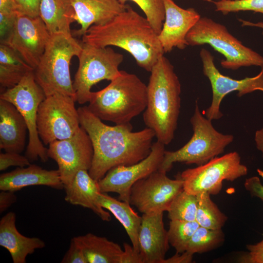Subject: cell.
Listing matches in <instances>:
<instances>
[{
    "mask_svg": "<svg viewBox=\"0 0 263 263\" xmlns=\"http://www.w3.org/2000/svg\"><path fill=\"white\" fill-rule=\"evenodd\" d=\"M80 125L89 136L94 154L90 176L99 181L113 168L137 163L150 153L155 134L147 127L132 131L131 123L109 126L87 106L77 109Z\"/></svg>",
    "mask_w": 263,
    "mask_h": 263,
    "instance_id": "cell-1",
    "label": "cell"
},
{
    "mask_svg": "<svg viewBox=\"0 0 263 263\" xmlns=\"http://www.w3.org/2000/svg\"><path fill=\"white\" fill-rule=\"evenodd\" d=\"M82 42L124 49L132 55L138 66L149 72L164 53L158 35L149 20L129 5L108 22L91 26L82 37Z\"/></svg>",
    "mask_w": 263,
    "mask_h": 263,
    "instance_id": "cell-2",
    "label": "cell"
},
{
    "mask_svg": "<svg viewBox=\"0 0 263 263\" xmlns=\"http://www.w3.org/2000/svg\"><path fill=\"white\" fill-rule=\"evenodd\" d=\"M150 73L143 120L146 127L154 132L157 141L167 145L173 139L177 127L181 84L173 66L164 55Z\"/></svg>",
    "mask_w": 263,
    "mask_h": 263,
    "instance_id": "cell-3",
    "label": "cell"
},
{
    "mask_svg": "<svg viewBox=\"0 0 263 263\" xmlns=\"http://www.w3.org/2000/svg\"><path fill=\"white\" fill-rule=\"evenodd\" d=\"M147 104V85L136 75L121 70L107 86L92 92L87 107L102 121L120 125L130 123Z\"/></svg>",
    "mask_w": 263,
    "mask_h": 263,
    "instance_id": "cell-4",
    "label": "cell"
},
{
    "mask_svg": "<svg viewBox=\"0 0 263 263\" xmlns=\"http://www.w3.org/2000/svg\"><path fill=\"white\" fill-rule=\"evenodd\" d=\"M82 49V42H79L72 34L51 35L34 70L36 81L46 96L60 94L75 100L70 65L72 58L74 56L78 57Z\"/></svg>",
    "mask_w": 263,
    "mask_h": 263,
    "instance_id": "cell-5",
    "label": "cell"
},
{
    "mask_svg": "<svg viewBox=\"0 0 263 263\" xmlns=\"http://www.w3.org/2000/svg\"><path fill=\"white\" fill-rule=\"evenodd\" d=\"M190 122L193 130L191 138L176 150H165L158 170L167 172L177 162L203 165L223 153L234 140L233 135L223 134L215 129L212 121L201 112L197 101Z\"/></svg>",
    "mask_w": 263,
    "mask_h": 263,
    "instance_id": "cell-6",
    "label": "cell"
},
{
    "mask_svg": "<svg viewBox=\"0 0 263 263\" xmlns=\"http://www.w3.org/2000/svg\"><path fill=\"white\" fill-rule=\"evenodd\" d=\"M188 45H210L225 59L220 64L225 69L236 70L242 67H263V56L244 45L226 27L207 17H201L186 37Z\"/></svg>",
    "mask_w": 263,
    "mask_h": 263,
    "instance_id": "cell-7",
    "label": "cell"
},
{
    "mask_svg": "<svg viewBox=\"0 0 263 263\" xmlns=\"http://www.w3.org/2000/svg\"><path fill=\"white\" fill-rule=\"evenodd\" d=\"M77 57L78 67L73 86L76 102L84 104L90 101L94 85L104 80L111 81L120 74L119 67L124 56L109 46L98 47L82 42Z\"/></svg>",
    "mask_w": 263,
    "mask_h": 263,
    "instance_id": "cell-8",
    "label": "cell"
},
{
    "mask_svg": "<svg viewBox=\"0 0 263 263\" xmlns=\"http://www.w3.org/2000/svg\"><path fill=\"white\" fill-rule=\"evenodd\" d=\"M248 169L241 162L237 151L217 156L205 164L185 169L177 177L183 181V190L197 195L206 192L217 195L225 180L234 181L247 174Z\"/></svg>",
    "mask_w": 263,
    "mask_h": 263,
    "instance_id": "cell-9",
    "label": "cell"
},
{
    "mask_svg": "<svg viewBox=\"0 0 263 263\" xmlns=\"http://www.w3.org/2000/svg\"><path fill=\"white\" fill-rule=\"evenodd\" d=\"M45 97L36 81L34 70L28 72L15 86L5 90L0 95V99L12 103L17 108L27 124L29 141L25 156L30 162L39 158L46 162L49 158L47 148L41 142L37 127L38 106Z\"/></svg>",
    "mask_w": 263,
    "mask_h": 263,
    "instance_id": "cell-10",
    "label": "cell"
},
{
    "mask_svg": "<svg viewBox=\"0 0 263 263\" xmlns=\"http://www.w3.org/2000/svg\"><path fill=\"white\" fill-rule=\"evenodd\" d=\"M75 99L55 94L47 96L40 103L37 113V127L43 144L69 138L80 130Z\"/></svg>",
    "mask_w": 263,
    "mask_h": 263,
    "instance_id": "cell-11",
    "label": "cell"
},
{
    "mask_svg": "<svg viewBox=\"0 0 263 263\" xmlns=\"http://www.w3.org/2000/svg\"><path fill=\"white\" fill-rule=\"evenodd\" d=\"M183 190L181 179H170L167 172L158 170L132 186L129 203L142 214L164 212Z\"/></svg>",
    "mask_w": 263,
    "mask_h": 263,
    "instance_id": "cell-12",
    "label": "cell"
},
{
    "mask_svg": "<svg viewBox=\"0 0 263 263\" xmlns=\"http://www.w3.org/2000/svg\"><path fill=\"white\" fill-rule=\"evenodd\" d=\"M200 56L203 64V71L211 84L212 97L210 105L204 112V115L210 120L221 118L223 114L220 105L223 98L228 94L238 92L237 96L243 95L255 91L263 93V67L256 76L235 79L221 74L216 68L214 56L207 50L202 48Z\"/></svg>",
    "mask_w": 263,
    "mask_h": 263,
    "instance_id": "cell-13",
    "label": "cell"
},
{
    "mask_svg": "<svg viewBox=\"0 0 263 263\" xmlns=\"http://www.w3.org/2000/svg\"><path fill=\"white\" fill-rule=\"evenodd\" d=\"M165 146L156 141L153 143L149 155L143 160L131 165L118 166L111 169L98 181L101 192L116 193L119 200L129 203L132 186L159 169L166 150Z\"/></svg>",
    "mask_w": 263,
    "mask_h": 263,
    "instance_id": "cell-14",
    "label": "cell"
},
{
    "mask_svg": "<svg viewBox=\"0 0 263 263\" xmlns=\"http://www.w3.org/2000/svg\"><path fill=\"white\" fill-rule=\"evenodd\" d=\"M48 145V156L57 163L63 186L69 184L79 170L90 169L93 147L89 136L81 127L73 136L54 141Z\"/></svg>",
    "mask_w": 263,
    "mask_h": 263,
    "instance_id": "cell-15",
    "label": "cell"
},
{
    "mask_svg": "<svg viewBox=\"0 0 263 263\" xmlns=\"http://www.w3.org/2000/svg\"><path fill=\"white\" fill-rule=\"evenodd\" d=\"M39 16L18 14L8 36L1 41L17 52L34 70L38 66L50 38Z\"/></svg>",
    "mask_w": 263,
    "mask_h": 263,
    "instance_id": "cell-16",
    "label": "cell"
},
{
    "mask_svg": "<svg viewBox=\"0 0 263 263\" xmlns=\"http://www.w3.org/2000/svg\"><path fill=\"white\" fill-rule=\"evenodd\" d=\"M165 20L158 35L164 53L174 48L183 50L188 46L186 37L201 16L193 8L184 9L173 0H164Z\"/></svg>",
    "mask_w": 263,
    "mask_h": 263,
    "instance_id": "cell-17",
    "label": "cell"
},
{
    "mask_svg": "<svg viewBox=\"0 0 263 263\" xmlns=\"http://www.w3.org/2000/svg\"><path fill=\"white\" fill-rule=\"evenodd\" d=\"M138 242L143 263H163L169 248L163 212L142 214Z\"/></svg>",
    "mask_w": 263,
    "mask_h": 263,
    "instance_id": "cell-18",
    "label": "cell"
},
{
    "mask_svg": "<svg viewBox=\"0 0 263 263\" xmlns=\"http://www.w3.org/2000/svg\"><path fill=\"white\" fill-rule=\"evenodd\" d=\"M74 12V19L80 28L72 32L82 37L93 25L105 24L125 10L127 5L119 0H67Z\"/></svg>",
    "mask_w": 263,
    "mask_h": 263,
    "instance_id": "cell-19",
    "label": "cell"
},
{
    "mask_svg": "<svg viewBox=\"0 0 263 263\" xmlns=\"http://www.w3.org/2000/svg\"><path fill=\"white\" fill-rule=\"evenodd\" d=\"M31 186H45L56 189L64 187L58 169L47 170L34 164L0 174V190L15 192Z\"/></svg>",
    "mask_w": 263,
    "mask_h": 263,
    "instance_id": "cell-20",
    "label": "cell"
},
{
    "mask_svg": "<svg viewBox=\"0 0 263 263\" xmlns=\"http://www.w3.org/2000/svg\"><path fill=\"white\" fill-rule=\"evenodd\" d=\"M63 188L67 202L91 209L103 221L111 220L110 213L98 202V195L101 192L98 181L90 176L88 170H79L72 181L64 186Z\"/></svg>",
    "mask_w": 263,
    "mask_h": 263,
    "instance_id": "cell-21",
    "label": "cell"
},
{
    "mask_svg": "<svg viewBox=\"0 0 263 263\" xmlns=\"http://www.w3.org/2000/svg\"><path fill=\"white\" fill-rule=\"evenodd\" d=\"M16 214L9 212L0 221V245L9 252L14 263H25L28 255L45 246V242L38 237H28L16 228Z\"/></svg>",
    "mask_w": 263,
    "mask_h": 263,
    "instance_id": "cell-22",
    "label": "cell"
},
{
    "mask_svg": "<svg viewBox=\"0 0 263 263\" xmlns=\"http://www.w3.org/2000/svg\"><path fill=\"white\" fill-rule=\"evenodd\" d=\"M27 131V124L17 108L0 99V148L20 153L24 149Z\"/></svg>",
    "mask_w": 263,
    "mask_h": 263,
    "instance_id": "cell-23",
    "label": "cell"
},
{
    "mask_svg": "<svg viewBox=\"0 0 263 263\" xmlns=\"http://www.w3.org/2000/svg\"><path fill=\"white\" fill-rule=\"evenodd\" d=\"M98 202L105 209L111 212L124 227L134 248L139 252L138 236L142 221L140 216L131 207L129 203L115 199L100 192Z\"/></svg>",
    "mask_w": 263,
    "mask_h": 263,
    "instance_id": "cell-24",
    "label": "cell"
},
{
    "mask_svg": "<svg viewBox=\"0 0 263 263\" xmlns=\"http://www.w3.org/2000/svg\"><path fill=\"white\" fill-rule=\"evenodd\" d=\"M74 238L88 263H119L123 249L118 244L91 233Z\"/></svg>",
    "mask_w": 263,
    "mask_h": 263,
    "instance_id": "cell-25",
    "label": "cell"
},
{
    "mask_svg": "<svg viewBox=\"0 0 263 263\" xmlns=\"http://www.w3.org/2000/svg\"><path fill=\"white\" fill-rule=\"evenodd\" d=\"M39 16L50 35L72 34L74 12L67 0H41Z\"/></svg>",
    "mask_w": 263,
    "mask_h": 263,
    "instance_id": "cell-26",
    "label": "cell"
},
{
    "mask_svg": "<svg viewBox=\"0 0 263 263\" xmlns=\"http://www.w3.org/2000/svg\"><path fill=\"white\" fill-rule=\"evenodd\" d=\"M34 69L12 48L1 42L0 45V84L6 89L17 85Z\"/></svg>",
    "mask_w": 263,
    "mask_h": 263,
    "instance_id": "cell-27",
    "label": "cell"
},
{
    "mask_svg": "<svg viewBox=\"0 0 263 263\" xmlns=\"http://www.w3.org/2000/svg\"><path fill=\"white\" fill-rule=\"evenodd\" d=\"M210 194L202 192L197 196V205L195 221L199 226L212 229H222L227 217L210 198Z\"/></svg>",
    "mask_w": 263,
    "mask_h": 263,
    "instance_id": "cell-28",
    "label": "cell"
},
{
    "mask_svg": "<svg viewBox=\"0 0 263 263\" xmlns=\"http://www.w3.org/2000/svg\"><path fill=\"white\" fill-rule=\"evenodd\" d=\"M224 241L222 229H212L199 226L191 238L186 251L193 255L203 253L218 247Z\"/></svg>",
    "mask_w": 263,
    "mask_h": 263,
    "instance_id": "cell-29",
    "label": "cell"
},
{
    "mask_svg": "<svg viewBox=\"0 0 263 263\" xmlns=\"http://www.w3.org/2000/svg\"><path fill=\"white\" fill-rule=\"evenodd\" d=\"M199 225L196 221L170 220L168 236L169 244L177 253L186 251L188 244Z\"/></svg>",
    "mask_w": 263,
    "mask_h": 263,
    "instance_id": "cell-30",
    "label": "cell"
},
{
    "mask_svg": "<svg viewBox=\"0 0 263 263\" xmlns=\"http://www.w3.org/2000/svg\"><path fill=\"white\" fill-rule=\"evenodd\" d=\"M197 205V196L183 190L171 202L168 217L170 220L195 221Z\"/></svg>",
    "mask_w": 263,
    "mask_h": 263,
    "instance_id": "cell-31",
    "label": "cell"
},
{
    "mask_svg": "<svg viewBox=\"0 0 263 263\" xmlns=\"http://www.w3.org/2000/svg\"><path fill=\"white\" fill-rule=\"evenodd\" d=\"M128 0L135 2L140 8L158 35L165 20L164 0H119L123 4Z\"/></svg>",
    "mask_w": 263,
    "mask_h": 263,
    "instance_id": "cell-32",
    "label": "cell"
},
{
    "mask_svg": "<svg viewBox=\"0 0 263 263\" xmlns=\"http://www.w3.org/2000/svg\"><path fill=\"white\" fill-rule=\"evenodd\" d=\"M211 1L215 5V10L224 15L245 11L263 14V0H219Z\"/></svg>",
    "mask_w": 263,
    "mask_h": 263,
    "instance_id": "cell-33",
    "label": "cell"
},
{
    "mask_svg": "<svg viewBox=\"0 0 263 263\" xmlns=\"http://www.w3.org/2000/svg\"><path fill=\"white\" fill-rule=\"evenodd\" d=\"M30 161L25 155L12 152L0 154V170L3 171L11 166L25 167L30 165Z\"/></svg>",
    "mask_w": 263,
    "mask_h": 263,
    "instance_id": "cell-34",
    "label": "cell"
},
{
    "mask_svg": "<svg viewBox=\"0 0 263 263\" xmlns=\"http://www.w3.org/2000/svg\"><path fill=\"white\" fill-rule=\"evenodd\" d=\"M263 239L255 244L246 245L248 250L239 258L242 263H263Z\"/></svg>",
    "mask_w": 263,
    "mask_h": 263,
    "instance_id": "cell-35",
    "label": "cell"
},
{
    "mask_svg": "<svg viewBox=\"0 0 263 263\" xmlns=\"http://www.w3.org/2000/svg\"><path fill=\"white\" fill-rule=\"evenodd\" d=\"M62 263H88L84 252L75 238L71 239L69 249L63 256Z\"/></svg>",
    "mask_w": 263,
    "mask_h": 263,
    "instance_id": "cell-36",
    "label": "cell"
},
{
    "mask_svg": "<svg viewBox=\"0 0 263 263\" xmlns=\"http://www.w3.org/2000/svg\"><path fill=\"white\" fill-rule=\"evenodd\" d=\"M19 14L32 17L39 16L41 0H14Z\"/></svg>",
    "mask_w": 263,
    "mask_h": 263,
    "instance_id": "cell-37",
    "label": "cell"
},
{
    "mask_svg": "<svg viewBox=\"0 0 263 263\" xmlns=\"http://www.w3.org/2000/svg\"><path fill=\"white\" fill-rule=\"evenodd\" d=\"M257 171L263 179V171L259 169ZM244 187L252 196L260 199L263 203V185L259 177L254 176L247 178Z\"/></svg>",
    "mask_w": 263,
    "mask_h": 263,
    "instance_id": "cell-38",
    "label": "cell"
},
{
    "mask_svg": "<svg viewBox=\"0 0 263 263\" xmlns=\"http://www.w3.org/2000/svg\"><path fill=\"white\" fill-rule=\"evenodd\" d=\"M124 249L119 263H143L139 252L129 244L124 243Z\"/></svg>",
    "mask_w": 263,
    "mask_h": 263,
    "instance_id": "cell-39",
    "label": "cell"
},
{
    "mask_svg": "<svg viewBox=\"0 0 263 263\" xmlns=\"http://www.w3.org/2000/svg\"><path fill=\"white\" fill-rule=\"evenodd\" d=\"M17 200L15 192L1 190L0 192V212L1 213L8 209Z\"/></svg>",
    "mask_w": 263,
    "mask_h": 263,
    "instance_id": "cell-40",
    "label": "cell"
},
{
    "mask_svg": "<svg viewBox=\"0 0 263 263\" xmlns=\"http://www.w3.org/2000/svg\"><path fill=\"white\" fill-rule=\"evenodd\" d=\"M0 14L17 16L19 14L14 0H0Z\"/></svg>",
    "mask_w": 263,
    "mask_h": 263,
    "instance_id": "cell-41",
    "label": "cell"
},
{
    "mask_svg": "<svg viewBox=\"0 0 263 263\" xmlns=\"http://www.w3.org/2000/svg\"><path fill=\"white\" fill-rule=\"evenodd\" d=\"M193 254L187 251L182 253H176L173 256L166 259L163 261V263H189L192 260Z\"/></svg>",
    "mask_w": 263,
    "mask_h": 263,
    "instance_id": "cell-42",
    "label": "cell"
},
{
    "mask_svg": "<svg viewBox=\"0 0 263 263\" xmlns=\"http://www.w3.org/2000/svg\"><path fill=\"white\" fill-rule=\"evenodd\" d=\"M254 139L256 147L262 152L263 157V127L255 132Z\"/></svg>",
    "mask_w": 263,
    "mask_h": 263,
    "instance_id": "cell-43",
    "label": "cell"
},
{
    "mask_svg": "<svg viewBox=\"0 0 263 263\" xmlns=\"http://www.w3.org/2000/svg\"><path fill=\"white\" fill-rule=\"evenodd\" d=\"M239 20L242 23V26L256 27L263 29V21H260L255 23L242 19H239Z\"/></svg>",
    "mask_w": 263,
    "mask_h": 263,
    "instance_id": "cell-44",
    "label": "cell"
},
{
    "mask_svg": "<svg viewBox=\"0 0 263 263\" xmlns=\"http://www.w3.org/2000/svg\"></svg>",
    "mask_w": 263,
    "mask_h": 263,
    "instance_id": "cell-45",
    "label": "cell"
}]
</instances>
